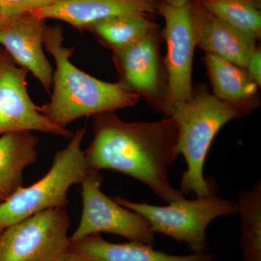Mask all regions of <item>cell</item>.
<instances>
[{
	"instance_id": "cell-5",
	"label": "cell",
	"mask_w": 261,
	"mask_h": 261,
	"mask_svg": "<svg viewBox=\"0 0 261 261\" xmlns=\"http://www.w3.org/2000/svg\"><path fill=\"white\" fill-rule=\"evenodd\" d=\"M113 200L144 216L152 232L185 243L194 252L207 250L206 230L213 221L221 216L238 214L236 202L214 193L197 197L195 200L173 201L166 206L132 202L119 197Z\"/></svg>"
},
{
	"instance_id": "cell-26",
	"label": "cell",
	"mask_w": 261,
	"mask_h": 261,
	"mask_svg": "<svg viewBox=\"0 0 261 261\" xmlns=\"http://www.w3.org/2000/svg\"><path fill=\"white\" fill-rule=\"evenodd\" d=\"M255 4L257 5V6L260 7V0H255Z\"/></svg>"
},
{
	"instance_id": "cell-6",
	"label": "cell",
	"mask_w": 261,
	"mask_h": 261,
	"mask_svg": "<svg viewBox=\"0 0 261 261\" xmlns=\"http://www.w3.org/2000/svg\"><path fill=\"white\" fill-rule=\"evenodd\" d=\"M70 219L64 209L42 211L3 228L0 261H57L69 251Z\"/></svg>"
},
{
	"instance_id": "cell-15",
	"label": "cell",
	"mask_w": 261,
	"mask_h": 261,
	"mask_svg": "<svg viewBox=\"0 0 261 261\" xmlns=\"http://www.w3.org/2000/svg\"><path fill=\"white\" fill-rule=\"evenodd\" d=\"M39 139L32 132H10L0 137V200L23 187V171L36 162Z\"/></svg>"
},
{
	"instance_id": "cell-1",
	"label": "cell",
	"mask_w": 261,
	"mask_h": 261,
	"mask_svg": "<svg viewBox=\"0 0 261 261\" xmlns=\"http://www.w3.org/2000/svg\"><path fill=\"white\" fill-rule=\"evenodd\" d=\"M93 127V140L84 151L89 169L129 176L168 203L185 198L168 178V170L179 155L177 125L172 117L126 122L111 111L94 115Z\"/></svg>"
},
{
	"instance_id": "cell-4",
	"label": "cell",
	"mask_w": 261,
	"mask_h": 261,
	"mask_svg": "<svg viewBox=\"0 0 261 261\" xmlns=\"http://www.w3.org/2000/svg\"><path fill=\"white\" fill-rule=\"evenodd\" d=\"M86 128H78L68 145L58 151L49 172L28 187H22L0 203V228H5L29 216L49 210L65 209L70 187L81 184L89 172L82 149Z\"/></svg>"
},
{
	"instance_id": "cell-24",
	"label": "cell",
	"mask_w": 261,
	"mask_h": 261,
	"mask_svg": "<svg viewBox=\"0 0 261 261\" xmlns=\"http://www.w3.org/2000/svg\"><path fill=\"white\" fill-rule=\"evenodd\" d=\"M6 24L7 22L4 21V20H2V19L0 18V29H3Z\"/></svg>"
},
{
	"instance_id": "cell-16",
	"label": "cell",
	"mask_w": 261,
	"mask_h": 261,
	"mask_svg": "<svg viewBox=\"0 0 261 261\" xmlns=\"http://www.w3.org/2000/svg\"><path fill=\"white\" fill-rule=\"evenodd\" d=\"M204 63L216 97L247 113L253 109L259 87L245 68L211 53H206Z\"/></svg>"
},
{
	"instance_id": "cell-21",
	"label": "cell",
	"mask_w": 261,
	"mask_h": 261,
	"mask_svg": "<svg viewBox=\"0 0 261 261\" xmlns=\"http://www.w3.org/2000/svg\"><path fill=\"white\" fill-rule=\"evenodd\" d=\"M247 73L259 87L261 86V51L257 47L249 59L245 68Z\"/></svg>"
},
{
	"instance_id": "cell-28",
	"label": "cell",
	"mask_w": 261,
	"mask_h": 261,
	"mask_svg": "<svg viewBox=\"0 0 261 261\" xmlns=\"http://www.w3.org/2000/svg\"><path fill=\"white\" fill-rule=\"evenodd\" d=\"M3 228H0V232H1L2 230H3Z\"/></svg>"
},
{
	"instance_id": "cell-7",
	"label": "cell",
	"mask_w": 261,
	"mask_h": 261,
	"mask_svg": "<svg viewBox=\"0 0 261 261\" xmlns=\"http://www.w3.org/2000/svg\"><path fill=\"white\" fill-rule=\"evenodd\" d=\"M158 9L164 19L163 36L167 47L165 59L167 83L163 111L167 117L193 93L192 64L197 47L196 5L190 0L180 6L161 3Z\"/></svg>"
},
{
	"instance_id": "cell-22",
	"label": "cell",
	"mask_w": 261,
	"mask_h": 261,
	"mask_svg": "<svg viewBox=\"0 0 261 261\" xmlns=\"http://www.w3.org/2000/svg\"><path fill=\"white\" fill-rule=\"evenodd\" d=\"M57 261H95L92 260V259L89 258V257H87L84 256L83 255H81V254L78 253V252H75L74 251H72V250H69L65 253L64 255H62L59 259H58Z\"/></svg>"
},
{
	"instance_id": "cell-9",
	"label": "cell",
	"mask_w": 261,
	"mask_h": 261,
	"mask_svg": "<svg viewBox=\"0 0 261 261\" xmlns=\"http://www.w3.org/2000/svg\"><path fill=\"white\" fill-rule=\"evenodd\" d=\"M29 71L15 64L5 51L0 62V136L37 130L70 138L73 135L49 121L39 111L27 90Z\"/></svg>"
},
{
	"instance_id": "cell-3",
	"label": "cell",
	"mask_w": 261,
	"mask_h": 261,
	"mask_svg": "<svg viewBox=\"0 0 261 261\" xmlns=\"http://www.w3.org/2000/svg\"><path fill=\"white\" fill-rule=\"evenodd\" d=\"M243 108L224 102L205 89H194L192 97L173 110L178 128V154H183L187 169L181 178L179 191L204 197L214 193L204 176V164L215 137L226 123L247 114Z\"/></svg>"
},
{
	"instance_id": "cell-23",
	"label": "cell",
	"mask_w": 261,
	"mask_h": 261,
	"mask_svg": "<svg viewBox=\"0 0 261 261\" xmlns=\"http://www.w3.org/2000/svg\"><path fill=\"white\" fill-rule=\"evenodd\" d=\"M161 3L166 4L173 5V6H180L186 4L189 0H161Z\"/></svg>"
},
{
	"instance_id": "cell-14",
	"label": "cell",
	"mask_w": 261,
	"mask_h": 261,
	"mask_svg": "<svg viewBox=\"0 0 261 261\" xmlns=\"http://www.w3.org/2000/svg\"><path fill=\"white\" fill-rule=\"evenodd\" d=\"M70 250L95 261H213L214 256L205 252L192 255H173L153 250L138 243L117 244L93 234L70 244Z\"/></svg>"
},
{
	"instance_id": "cell-11",
	"label": "cell",
	"mask_w": 261,
	"mask_h": 261,
	"mask_svg": "<svg viewBox=\"0 0 261 261\" xmlns=\"http://www.w3.org/2000/svg\"><path fill=\"white\" fill-rule=\"evenodd\" d=\"M44 20L33 14L8 22L0 29V46L15 64L31 72L50 94L54 70L44 54Z\"/></svg>"
},
{
	"instance_id": "cell-25",
	"label": "cell",
	"mask_w": 261,
	"mask_h": 261,
	"mask_svg": "<svg viewBox=\"0 0 261 261\" xmlns=\"http://www.w3.org/2000/svg\"><path fill=\"white\" fill-rule=\"evenodd\" d=\"M5 53H3V50H2V47L1 46H0V62H1L2 59H3V56H4Z\"/></svg>"
},
{
	"instance_id": "cell-18",
	"label": "cell",
	"mask_w": 261,
	"mask_h": 261,
	"mask_svg": "<svg viewBox=\"0 0 261 261\" xmlns=\"http://www.w3.org/2000/svg\"><path fill=\"white\" fill-rule=\"evenodd\" d=\"M200 8L255 41L261 37V13L249 0H200Z\"/></svg>"
},
{
	"instance_id": "cell-2",
	"label": "cell",
	"mask_w": 261,
	"mask_h": 261,
	"mask_svg": "<svg viewBox=\"0 0 261 261\" xmlns=\"http://www.w3.org/2000/svg\"><path fill=\"white\" fill-rule=\"evenodd\" d=\"M63 40L60 25H46L44 47L54 58L56 69L50 101L39 111L49 121L65 128L82 117L132 107L139 102L140 96L121 82H104L75 66L70 61L74 48L65 47Z\"/></svg>"
},
{
	"instance_id": "cell-8",
	"label": "cell",
	"mask_w": 261,
	"mask_h": 261,
	"mask_svg": "<svg viewBox=\"0 0 261 261\" xmlns=\"http://www.w3.org/2000/svg\"><path fill=\"white\" fill-rule=\"evenodd\" d=\"M102 177L98 171L89 169L82 185V214L78 228L70 238V244L93 234L111 233L130 242L153 247L154 235L147 220L128 210L103 193Z\"/></svg>"
},
{
	"instance_id": "cell-20",
	"label": "cell",
	"mask_w": 261,
	"mask_h": 261,
	"mask_svg": "<svg viewBox=\"0 0 261 261\" xmlns=\"http://www.w3.org/2000/svg\"><path fill=\"white\" fill-rule=\"evenodd\" d=\"M56 0H0V18L12 21L51 4Z\"/></svg>"
},
{
	"instance_id": "cell-17",
	"label": "cell",
	"mask_w": 261,
	"mask_h": 261,
	"mask_svg": "<svg viewBox=\"0 0 261 261\" xmlns=\"http://www.w3.org/2000/svg\"><path fill=\"white\" fill-rule=\"evenodd\" d=\"M237 204L241 219L243 261H261V181L240 192Z\"/></svg>"
},
{
	"instance_id": "cell-19",
	"label": "cell",
	"mask_w": 261,
	"mask_h": 261,
	"mask_svg": "<svg viewBox=\"0 0 261 261\" xmlns=\"http://www.w3.org/2000/svg\"><path fill=\"white\" fill-rule=\"evenodd\" d=\"M89 29L113 51L128 47L147 34L156 32L154 23L147 17L140 15L113 17L96 23Z\"/></svg>"
},
{
	"instance_id": "cell-27",
	"label": "cell",
	"mask_w": 261,
	"mask_h": 261,
	"mask_svg": "<svg viewBox=\"0 0 261 261\" xmlns=\"http://www.w3.org/2000/svg\"><path fill=\"white\" fill-rule=\"evenodd\" d=\"M249 1L252 2V3H254V4H255V5H256V6H257V5L256 4H255V0H249ZM257 7H258V6H257ZM258 8H259V7H258Z\"/></svg>"
},
{
	"instance_id": "cell-12",
	"label": "cell",
	"mask_w": 261,
	"mask_h": 261,
	"mask_svg": "<svg viewBox=\"0 0 261 261\" xmlns=\"http://www.w3.org/2000/svg\"><path fill=\"white\" fill-rule=\"evenodd\" d=\"M158 8L155 0H56L31 14L43 20L57 19L84 29L121 15L147 17Z\"/></svg>"
},
{
	"instance_id": "cell-13",
	"label": "cell",
	"mask_w": 261,
	"mask_h": 261,
	"mask_svg": "<svg viewBox=\"0 0 261 261\" xmlns=\"http://www.w3.org/2000/svg\"><path fill=\"white\" fill-rule=\"evenodd\" d=\"M196 44L206 53L216 55L245 68L256 41L224 23L196 4Z\"/></svg>"
},
{
	"instance_id": "cell-10",
	"label": "cell",
	"mask_w": 261,
	"mask_h": 261,
	"mask_svg": "<svg viewBox=\"0 0 261 261\" xmlns=\"http://www.w3.org/2000/svg\"><path fill=\"white\" fill-rule=\"evenodd\" d=\"M113 53L120 82L163 113L166 88L163 85L156 32Z\"/></svg>"
}]
</instances>
